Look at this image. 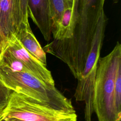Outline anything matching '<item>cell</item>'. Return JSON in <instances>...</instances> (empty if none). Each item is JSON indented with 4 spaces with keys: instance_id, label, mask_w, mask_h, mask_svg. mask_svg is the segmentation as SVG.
<instances>
[{
    "instance_id": "obj_6",
    "label": "cell",
    "mask_w": 121,
    "mask_h": 121,
    "mask_svg": "<svg viewBox=\"0 0 121 121\" xmlns=\"http://www.w3.org/2000/svg\"><path fill=\"white\" fill-rule=\"evenodd\" d=\"M28 17L39 29L44 39L49 41L51 38L52 20L49 0H28Z\"/></svg>"
},
{
    "instance_id": "obj_14",
    "label": "cell",
    "mask_w": 121,
    "mask_h": 121,
    "mask_svg": "<svg viewBox=\"0 0 121 121\" xmlns=\"http://www.w3.org/2000/svg\"><path fill=\"white\" fill-rule=\"evenodd\" d=\"M2 52V48H1V45H0V55L1 54Z\"/></svg>"
},
{
    "instance_id": "obj_9",
    "label": "cell",
    "mask_w": 121,
    "mask_h": 121,
    "mask_svg": "<svg viewBox=\"0 0 121 121\" xmlns=\"http://www.w3.org/2000/svg\"><path fill=\"white\" fill-rule=\"evenodd\" d=\"M52 20V30L59 22L64 10L72 5L68 0H49Z\"/></svg>"
},
{
    "instance_id": "obj_5",
    "label": "cell",
    "mask_w": 121,
    "mask_h": 121,
    "mask_svg": "<svg viewBox=\"0 0 121 121\" xmlns=\"http://www.w3.org/2000/svg\"><path fill=\"white\" fill-rule=\"evenodd\" d=\"M3 49L23 63L30 73L45 83L55 85L51 72L24 48L16 36L9 40Z\"/></svg>"
},
{
    "instance_id": "obj_7",
    "label": "cell",
    "mask_w": 121,
    "mask_h": 121,
    "mask_svg": "<svg viewBox=\"0 0 121 121\" xmlns=\"http://www.w3.org/2000/svg\"><path fill=\"white\" fill-rule=\"evenodd\" d=\"M15 36L30 54L46 66V53L33 34L28 20L21 22Z\"/></svg>"
},
{
    "instance_id": "obj_4",
    "label": "cell",
    "mask_w": 121,
    "mask_h": 121,
    "mask_svg": "<svg viewBox=\"0 0 121 121\" xmlns=\"http://www.w3.org/2000/svg\"><path fill=\"white\" fill-rule=\"evenodd\" d=\"M23 20L20 0H0V44L2 51Z\"/></svg>"
},
{
    "instance_id": "obj_15",
    "label": "cell",
    "mask_w": 121,
    "mask_h": 121,
    "mask_svg": "<svg viewBox=\"0 0 121 121\" xmlns=\"http://www.w3.org/2000/svg\"><path fill=\"white\" fill-rule=\"evenodd\" d=\"M0 121H7L5 119H0Z\"/></svg>"
},
{
    "instance_id": "obj_8",
    "label": "cell",
    "mask_w": 121,
    "mask_h": 121,
    "mask_svg": "<svg viewBox=\"0 0 121 121\" xmlns=\"http://www.w3.org/2000/svg\"><path fill=\"white\" fill-rule=\"evenodd\" d=\"M106 22L107 18L104 12H103L99 19L82 75L88 73L97 67L104 36Z\"/></svg>"
},
{
    "instance_id": "obj_11",
    "label": "cell",
    "mask_w": 121,
    "mask_h": 121,
    "mask_svg": "<svg viewBox=\"0 0 121 121\" xmlns=\"http://www.w3.org/2000/svg\"><path fill=\"white\" fill-rule=\"evenodd\" d=\"M12 92L0 79V107L4 108L6 106Z\"/></svg>"
},
{
    "instance_id": "obj_3",
    "label": "cell",
    "mask_w": 121,
    "mask_h": 121,
    "mask_svg": "<svg viewBox=\"0 0 121 121\" xmlns=\"http://www.w3.org/2000/svg\"><path fill=\"white\" fill-rule=\"evenodd\" d=\"M13 118L27 121H77L76 113L53 108L23 94L12 91L0 119Z\"/></svg>"
},
{
    "instance_id": "obj_17",
    "label": "cell",
    "mask_w": 121,
    "mask_h": 121,
    "mask_svg": "<svg viewBox=\"0 0 121 121\" xmlns=\"http://www.w3.org/2000/svg\"><path fill=\"white\" fill-rule=\"evenodd\" d=\"M70 2H71V3H72V0H68Z\"/></svg>"
},
{
    "instance_id": "obj_12",
    "label": "cell",
    "mask_w": 121,
    "mask_h": 121,
    "mask_svg": "<svg viewBox=\"0 0 121 121\" xmlns=\"http://www.w3.org/2000/svg\"><path fill=\"white\" fill-rule=\"evenodd\" d=\"M27 3L28 0H20L21 10L23 17L22 21L28 20V16L27 13Z\"/></svg>"
},
{
    "instance_id": "obj_1",
    "label": "cell",
    "mask_w": 121,
    "mask_h": 121,
    "mask_svg": "<svg viewBox=\"0 0 121 121\" xmlns=\"http://www.w3.org/2000/svg\"><path fill=\"white\" fill-rule=\"evenodd\" d=\"M121 63V44L117 42L106 56L99 58L94 88L93 107L98 121H121L114 103V84Z\"/></svg>"
},
{
    "instance_id": "obj_13",
    "label": "cell",
    "mask_w": 121,
    "mask_h": 121,
    "mask_svg": "<svg viewBox=\"0 0 121 121\" xmlns=\"http://www.w3.org/2000/svg\"><path fill=\"white\" fill-rule=\"evenodd\" d=\"M7 121H25V120H20L18 119H16V118H8L5 119Z\"/></svg>"
},
{
    "instance_id": "obj_16",
    "label": "cell",
    "mask_w": 121,
    "mask_h": 121,
    "mask_svg": "<svg viewBox=\"0 0 121 121\" xmlns=\"http://www.w3.org/2000/svg\"><path fill=\"white\" fill-rule=\"evenodd\" d=\"M3 108H2V107H0V115L1 112V111H2V109Z\"/></svg>"
},
{
    "instance_id": "obj_10",
    "label": "cell",
    "mask_w": 121,
    "mask_h": 121,
    "mask_svg": "<svg viewBox=\"0 0 121 121\" xmlns=\"http://www.w3.org/2000/svg\"><path fill=\"white\" fill-rule=\"evenodd\" d=\"M114 103L118 116L121 118V63L118 66L114 84Z\"/></svg>"
},
{
    "instance_id": "obj_2",
    "label": "cell",
    "mask_w": 121,
    "mask_h": 121,
    "mask_svg": "<svg viewBox=\"0 0 121 121\" xmlns=\"http://www.w3.org/2000/svg\"><path fill=\"white\" fill-rule=\"evenodd\" d=\"M0 79L9 89L31 97L53 108L76 113L72 102L55 86L28 72L14 71L0 66Z\"/></svg>"
}]
</instances>
